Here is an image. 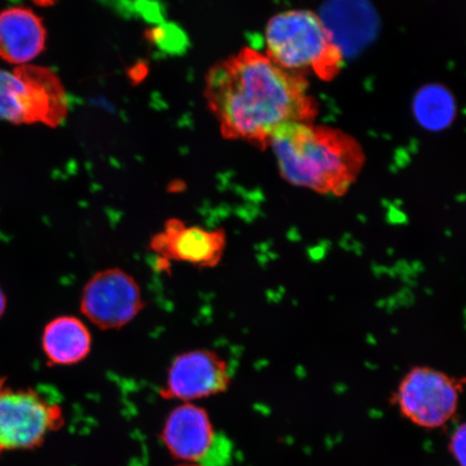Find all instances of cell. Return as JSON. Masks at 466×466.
I'll return each mask as SVG.
<instances>
[{
    "label": "cell",
    "instance_id": "obj_7",
    "mask_svg": "<svg viewBox=\"0 0 466 466\" xmlns=\"http://www.w3.org/2000/svg\"><path fill=\"white\" fill-rule=\"evenodd\" d=\"M161 439L182 463L225 466L230 458L229 441L217 433L208 411L195 403H183L168 413Z\"/></svg>",
    "mask_w": 466,
    "mask_h": 466
},
{
    "label": "cell",
    "instance_id": "obj_14",
    "mask_svg": "<svg viewBox=\"0 0 466 466\" xmlns=\"http://www.w3.org/2000/svg\"><path fill=\"white\" fill-rule=\"evenodd\" d=\"M448 452L458 466H466V421L457 425L451 434Z\"/></svg>",
    "mask_w": 466,
    "mask_h": 466
},
{
    "label": "cell",
    "instance_id": "obj_9",
    "mask_svg": "<svg viewBox=\"0 0 466 466\" xmlns=\"http://www.w3.org/2000/svg\"><path fill=\"white\" fill-rule=\"evenodd\" d=\"M230 383L229 365L218 352L208 349L190 350L172 360L160 396L167 400L194 403L225 393Z\"/></svg>",
    "mask_w": 466,
    "mask_h": 466
},
{
    "label": "cell",
    "instance_id": "obj_15",
    "mask_svg": "<svg viewBox=\"0 0 466 466\" xmlns=\"http://www.w3.org/2000/svg\"><path fill=\"white\" fill-rule=\"evenodd\" d=\"M5 309V297L4 295V291L0 289V317L3 316Z\"/></svg>",
    "mask_w": 466,
    "mask_h": 466
},
{
    "label": "cell",
    "instance_id": "obj_4",
    "mask_svg": "<svg viewBox=\"0 0 466 466\" xmlns=\"http://www.w3.org/2000/svg\"><path fill=\"white\" fill-rule=\"evenodd\" d=\"M465 386L466 378L431 366H415L400 379L392 401L408 422L439 430L456 418Z\"/></svg>",
    "mask_w": 466,
    "mask_h": 466
},
{
    "label": "cell",
    "instance_id": "obj_2",
    "mask_svg": "<svg viewBox=\"0 0 466 466\" xmlns=\"http://www.w3.org/2000/svg\"><path fill=\"white\" fill-rule=\"evenodd\" d=\"M269 146L287 182L319 194H345L363 167V150L355 139L310 122L279 127Z\"/></svg>",
    "mask_w": 466,
    "mask_h": 466
},
{
    "label": "cell",
    "instance_id": "obj_16",
    "mask_svg": "<svg viewBox=\"0 0 466 466\" xmlns=\"http://www.w3.org/2000/svg\"><path fill=\"white\" fill-rule=\"evenodd\" d=\"M32 2L38 5H51L57 2V0H32Z\"/></svg>",
    "mask_w": 466,
    "mask_h": 466
},
{
    "label": "cell",
    "instance_id": "obj_6",
    "mask_svg": "<svg viewBox=\"0 0 466 466\" xmlns=\"http://www.w3.org/2000/svg\"><path fill=\"white\" fill-rule=\"evenodd\" d=\"M63 423L60 406L34 390L15 389L0 380V454L42 446Z\"/></svg>",
    "mask_w": 466,
    "mask_h": 466
},
{
    "label": "cell",
    "instance_id": "obj_3",
    "mask_svg": "<svg viewBox=\"0 0 466 466\" xmlns=\"http://www.w3.org/2000/svg\"><path fill=\"white\" fill-rule=\"evenodd\" d=\"M267 56L289 73H311L335 78L342 50L319 17L308 10H289L273 16L266 29Z\"/></svg>",
    "mask_w": 466,
    "mask_h": 466
},
{
    "label": "cell",
    "instance_id": "obj_1",
    "mask_svg": "<svg viewBox=\"0 0 466 466\" xmlns=\"http://www.w3.org/2000/svg\"><path fill=\"white\" fill-rule=\"evenodd\" d=\"M206 96L225 137L261 148L269 146L279 127L310 122L317 115L304 76L285 71L253 49L212 68Z\"/></svg>",
    "mask_w": 466,
    "mask_h": 466
},
{
    "label": "cell",
    "instance_id": "obj_11",
    "mask_svg": "<svg viewBox=\"0 0 466 466\" xmlns=\"http://www.w3.org/2000/svg\"><path fill=\"white\" fill-rule=\"evenodd\" d=\"M46 32L32 10L16 7L0 14V57L16 66H25L42 54Z\"/></svg>",
    "mask_w": 466,
    "mask_h": 466
},
{
    "label": "cell",
    "instance_id": "obj_8",
    "mask_svg": "<svg viewBox=\"0 0 466 466\" xmlns=\"http://www.w3.org/2000/svg\"><path fill=\"white\" fill-rule=\"evenodd\" d=\"M144 308L141 287L120 268L96 272L85 285L80 299L81 313L101 330L124 329Z\"/></svg>",
    "mask_w": 466,
    "mask_h": 466
},
{
    "label": "cell",
    "instance_id": "obj_17",
    "mask_svg": "<svg viewBox=\"0 0 466 466\" xmlns=\"http://www.w3.org/2000/svg\"><path fill=\"white\" fill-rule=\"evenodd\" d=\"M177 466H201V465L180 463V464H178Z\"/></svg>",
    "mask_w": 466,
    "mask_h": 466
},
{
    "label": "cell",
    "instance_id": "obj_10",
    "mask_svg": "<svg viewBox=\"0 0 466 466\" xmlns=\"http://www.w3.org/2000/svg\"><path fill=\"white\" fill-rule=\"evenodd\" d=\"M226 248L227 233L223 228L189 226L177 218L167 219L149 241V249L158 256L163 266L175 261L198 269L218 267Z\"/></svg>",
    "mask_w": 466,
    "mask_h": 466
},
{
    "label": "cell",
    "instance_id": "obj_12",
    "mask_svg": "<svg viewBox=\"0 0 466 466\" xmlns=\"http://www.w3.org/2000/svg\"><path fill=\"white\" fill-rule=\"evenodd\" d=\"M43 348L51 364H78L91 352L92 336L83 320L71 316L60 317L46 326Z\"/></svg>",
    "mask_w": 466,
    "mask_h": 466
},
{
    "label": "cell",
    "instance_id": "obj_13",
    "mask_svg": "<svg viewBox=\"0 0 466 466\" xmlns=\"http://www.w3.org/2000/svg\"><path fill=\"white\" fill-rule=\"evenodd\" d=\"M417 115L424 125L439 127L447 124L452 115L450 96L441 89L431 87L418 96Z\"/></svg>",
    "mask_w": 466,
    "mask_h": 466
},
{
    "label": "cell",
    "instance_id": "obj_5",
    "mask_svg": "<svg viewBox=\"0 0 466 466\" xmlns=\"http://www.w3.org/2000/svg\"><path fill=\"white\" fill-rule=\"evenodd\" d=\"M66 112V93L50 69L25 66L14 72L0 69V120L55 127Z\"/></svg>",
    "mask_w": 466,
    "mask_h": 466
}]
</instances>
